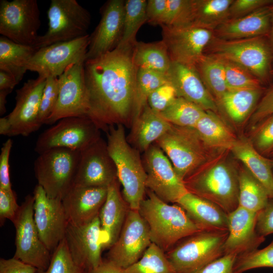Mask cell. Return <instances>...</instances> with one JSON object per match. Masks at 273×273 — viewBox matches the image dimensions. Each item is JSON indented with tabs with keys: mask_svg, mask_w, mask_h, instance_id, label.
<instances>
[{
	"mask_svg": "<svg viewBox=\"0 0 273 273\" xmlns=\"http://www.w3.org/2000/svg\"><path fill=\"white\" fill-rule=\"evenodd\" d=\"M168 82L166 74L149 70H138L131 125L148 104V99L150 94Z\"/></svg>",
	"mask_w": 273,
	"mask_h": 273,
	"instance_id": "f35d334b",
	"label": "cell"
},
{
	"mask_svg": "<svg viewBox=\"0 0 273 273\" xmlns=\"http://www.w3.org/2000/svg\"><path fill=\"white\" fill-rule=\"evenodd\" d=\"M263 267L273 268V241L263 249H256L238 256L234 265L235 270L239 273Z\"/></svg>",
	"mask_w": 273,
	"mask_h": 273,
	"instance_id": "7bdbcfd3",
	"label": "cell"
},
{
	"mask_svg": "<svg viewBox=\"0 0 273 273\" xmlns=\"http://www.w3.org/2000/svg\"><path fill=\"white\" fill-rule=\"evenodd\" d=\"M269 158H273V150L271 151V152L269 154L268 156L267 157Z\"/></svg>",
	"mask_w": 273,
	"mask_h": 273,
	"instance_id": "be15d7a7",
	"label": "cell"
},
{
	"mask_svg": "<svg viewBox=\"0 0 273 273\" xmlns=\"http://www.w3.org/2000/svg\"><path fill=\"white\" fill-rule=\"evenodd\" d=\"M118 182L117 179L108 186L106 199L99 214L103 248H110L116 242L129 209Z\"/></svg>",
	"mask_w": 273,
	"mask_h": 273,
	"instance_id": "4316f807",
	"label": "cell"
},
{
	"mask_svg": "<svg viewBox=\"0 0 273 273\" xmlns=\"http://www.w3.org/2000/svg\"><path fill=\"white\" fill-rule=\"evenodd\" d=\"M59 92L58 77H48L42 92L39 112V122L41 125L45 124L52 114L58 101Z\"/></svg>",
	"mask_w": 273,
	"mask_h": 273,
	"instance_id": "7dc6e473",
	"label": "cell"
},
{
	"mask_svg": "<svg viewBox=\"0 0 273 273\" xmlns=\"http://www.w3.org/2000/svg\"><path fill=\"white\" fill-rule=\"evenodd\" d=\"M84 62L70 65L58 77V101L46 124H53L66 117H87L89 104L84 75Z\"/></svg>",
	"mask_w": 273,
	"mask_h": 273,
	"instance_id": "9a60e30c",
	"label": "cell"
},
{
	"mask_svg": "<svg viewBox=\"0 0 273 273\" xmlns=\"http://www.w3.org/2000/svg\"><path fill=\"white\" fill-rule=\"evenodd\" d=\"M125 1L110 0L101 9V18L93 32L85 61L93 59L116 48L122 36Z\"/></svg>",
	"mask_w": 273,
	"mask_h": 273,
	"instance_id": "7402d4cb",
	"label": "cell"
},
{
	"mask_svg": "<svg viewBox=\"0 0 273 273\" xmlns=\"http://www.w3.org/2000/svg\"><path fill=\"white\" fill-rule=\"evenodd\" d=\"M151 243L149 226L138 210L129 209L107 260L125 269L138 261Z\"/></svg>",
	"mask_w": 273,
	"mask_h": 273,
	"instance_id": "e0dca14e",
	"label": "cell"
},
{
	"mask_svg": "<svg viewBox=\"0 0 273 273\" xmlns=\"http://www.w3.org/2000/svg\"><path fill=\"white\" fill-rule=\"evenodd\" d=\"M40 12L36 0L0 1V33L19 44L34 46L39 35Z\"/></svg>",
	"mask_w": 273,
	"mask_h": 273,
	"instance_id": "7c38bea8",
	"label": "cell"
},
{
	"mask_svg": "<svg viewBox=\"0 0 273 273\" xmlns=\"http://www.w3.org/2000/svg\"><path fill=\"white\" fill-rule=\"evenodd\" d=\"M124 271L125 273H175L164 251L152 242L140 259Z\"/></svg>",
	"mask_w": 273,
	"mask_h": 273,
	"instance_id": "60d3db41",
	"label": "cell"
},
{
	"mask_svg": "<svg viewBox=\"0 0 273 273\" xmlns=\"http://www.w3.org/2000/svg\"><path fill=\"white\" fill-rule=\"evenodd\" d=\"M220 59L223 64L228 90L263 87L262 82L247 69L233 62Z\"/></svg>",
	"mask_w": 273,
	"mask_h": 273,
	"instance_id": "b9f144b4",
	"label": "cell"
},
{
	"mask_svg": "<svg viewBox=\"0 0 273 273\" xmlns=\"http://www.w3.org/2000/svg\"><path fill=\"white\" fill-rule=\"evenodd\" d=\"M167 7V0L147 1L146 13L147 22L152 25L161 26L164 21Z\"/></svg>",
	"mask_w": 273,
	"mask_h": 273,
	"instance_id": "9f6ffc18",
	"label": "cell"
},
{
	"mask_svg": "<svg viewBox=\"0 0 273 273\" xmlns=\"http://www.w3.org/2000/svg\"><path fill=\"white\" fill-rule=\"evenodd\" d=\"M264 92V87L228 90L218 107L233 122L241 124L250 117Z\"/></svg>",
	"mask_w": 273,
	"mask_h": 273,
	"instance_id": "1f68e13d",
	"label": "cell"
},
{
	"mask_svg": "<svg viewBox=\"0 0 273 273\" xmlns=\"http://www.w3.org/2000/svg\"><path fill=\"white\" fill-rule=\"evenodd\" d=\"M132 51L116 48L84 62L87 117L106 132L111 126H131L138 70Z\"/></svg>",
	"mask_w": 273,
	"mask_h": 273,
	"instance_id": "6da1fadb",
	"label": "cell"
},
{
	"mask_svg": "<svg viewBox=\"0 0 273 273\" xmlns=\"http://www.w3.org/2000/svg\"><path fill=\"white\" fill-rule=\"evenodd\" d=\"M11 90H0V115H3L6 112V105L7 97L12 92Z\"/></svg>",
	"mask_w": 273,
	"mask_h": 273,
	"instance_id": "94428289",
	"label": "cell"
},
{
	"mask_svg": "<svg viewBox=\"0 0 273 273\" xmlns=\"http://www.w3.org/2000/svg\"><path fill=\"white\" fill-rule=\"evenodd\" d=\"M206 111L192 102L177 97L160 115L171 124L195 127Z\"/></svg>",
	"mask_w": 273,
	"mask_h": 273,
	"instance_id": "ab89813d",
	"label": "cell"
},
{
	"mask_svg": "<svg viewBox=\"0 0 273 273\" xmlns=\"http://www.w3.org/2000/svg\"><path fill=\"white\" fill-rule=\"evenodd\" d=\"M33 196L34 222L41 241L52 254L64 238L68 224L62 199L50 198L38 184Z\"/></svg>",
	"mask_w": 273,
	"mask_h": 273,
	"instance_id": "ac0fdd59",
	"label": "cell"
},
{
	"mask_svg": "<svg viewBox=\"0 0 273 273\" xmlns=\"http://www.w3.org/2000/svg\"><path fill=\"white\" fill-rule=\"evenodd\" d=\"M85 273H125L123 269L111 262L106 260L103 262L97 267L85 270Z\"/></svg>",
	"mask_w": 273,
	"mask_h": 273,
	"instance_id": "680465c9",
	"label": "cell"
},
{
	"mask_svg": "<svg viewBox=\"0 0 273 273\" xmlns=\"http://www.w3.org/2000/svg\"><path fill=\"white\" fill-rule=\"evenodd\" d=\"M108 188L73 185L62 202L68 223L86 224L99 215L107 197Z\"/></svg>",
	"mask_w": 273,
	"mask_h": 273,
	"instance_id": "cb8c5ba5",
	"label": "cell"
},
{
	"mask_svg": "<svg viewBox=\"0 0 273 273\" xmlns=\"http://www.w3.org/2000/svg\"><path fill=\"white\" fill-rule=\"evenodd\" d=\"M248 138L256 150L267 157L273 150V115L251 128Z\"/></svg>",
	"mask_w": 273,
	"mask_h": 273,
	"instance_id": "bcb514c9",
	"label": "cell"
},
{
	"mask_svg": "<svg viewBox=\"0 0 273 273\" xmlns=\"http://www.w3.org/2000/svg\"><path fill=\"white\" fill-rule=\"evenodd\" d=\"M171 124L146 105L138 118L132 123L127 139L140 152H145L163 135Z\"/></svg>",
	"mask_w": 273,
	"mask_h": 273,
	"instance_id": "f546056e",
	"label": "cell"
},
{
	"mask_svg": "<svg viewBox=\"0 0 273 273\" xmlns=\"http://www.w3.org/2000/svg\"><path fill=\"white\" fill-rule=\"evenodd\" d=\"M47 15L48 29L39 35L34 46L37 49L87 35L90 14L76 0H51Z\"/></svg>",
	"mask_w": 273,
	"mask_h": 273,
	"instance_id": "9c48e42d",
	"label": "cell"
},
{
	"mask_svg": "<svg viewBox=\"0 0 273 273\" xmlns=\"http://www.w3.org/2000/svg\"><path fill=\"white\" fill-rule=\"evenodd\" d=\"M273 115V85L264 91L249 118L251 129L266 118Z\"/></svg>",
	"mask_w": 273,
	"mask_h": 273,
	"instance_id": "681fc988",
	"label": "cell"
},
{
	"mask_svg": "<svg viewBox=\"0 0 273 273\" xmlns=\"http://www.w3.org/2000/svg\"><path fill=\"white\" fill-rule=\"evenodd\" d=\"M231 154L243 163L273 200V169L270 160L254 147L248 138L241 135L231 150Z\"/></svg>",
	"mask_w": 273,
	"mask_h": 273,
	"instance_id": "f1b7e54d",
	"label": "cell"
},
{
	"mask_svg": "<svg viewBox=\"0 0 273 273\" xmlns=\"http://www.w3.org/2000/svg\"><path fill=\"white\" fill-rule=\"evenodd\" d=\"M268 35H269V40L273 49V6H272V15H271V19L270 29V31H269Z\"/></svg>",
	"mask_w": 273,
	"mask_h": 273,
	"instance_id": "6125c7cd",
	"label": "cell"
},
{
	"mask_svg": "<svg viewBox=\"0 0 273 273\" xmlns=\"http://www.w3.org/2000/svg\"><path fill=\"white\" fill-rule=\"evenodd\" d=\"M161 26L171 61L192 66H196L213 36V31L192 25Z\"/></svg>",
	"mask_w": 273,
	"mask_h": 273,
	"instance_id": "d6986e66",
	"label": "cell"
},
{
	"mask_svg": "<svg viewBox=\"0 0 273 273\" xmlns=\"http://www.w3.org/2000/svg\"><path fill=\"white\" fill-rule=\"evenodd\" d=\"M196 68L205 85L218 106L223 96L228 90L222 60L215 56L204 53L196 64Z\"/></svg>",
	"mask_w": 273,
	"mask_h": 273,
	"instance_id": "8d00e7d4",
	"label": "cell"
},
{
	"mask_svg": "<svg viewBox=\"0 0 273 273\" xmlns=\"http://www.w3.org/2000/svg\"><path fill=\"white\" fill-rule=\"evenodd\" d=\"M146 192L138 210L149 226L151 242L164 252L201 231L180 206L169 204L148 189Z\"/></svg>",
	"mask_w": 273,
	"mask_h": 273,
	"instance_id": "3957f363",
	"label": "cell"
},
{
	"mask_svg": "<svg viewBox=\"0 0 273 273\" xmlns=\"http://www.w3.org/2000/svg\"><path fill=\"white\" fill-rule=\"evenodd\" d=\"M256 230L262 237L273 234V200L269 199L266 206L257 214Z\"/></svg>",
	"mask_w": 273,
	"mask_h": 273,
	"instance_id": "11a10c76",
	"label": "cell"
},
{
	"mask_svg": "<svg viewBox=\"0 0 273 273\" xmlns=\"http://www.w3.org/2000/svg\"><path fill=\"white\" fill-rule=\"evenodd\" d=\"M155 144L168 158L177 175L183 181L221 152L209 148L195 128L172 124Z\"/></svg>",
	"mask_w": 273,
	"mask_h": 273,
	"instance_id": "5b68a950",
	"label": "cell"
},
{
	"mask_svg": "<svg viewBox=\"0 0 273 273\" xmlns=\"http://www.w3.org/2000/svg\"><path fill=\"white\" fill-rule=\"evenodd\" d=\"M20 206L16 201L15 193L13 190L0 189V221L1 225L6 219L13 222L19 211Z\"/></svg>",
	"mask_w": 273,
	"mask_h": 273,
	"instance_id": "f907efd6",
	"label": "cell"
},
{
	"mask_svg": "<svg viewBox=\"0 0 273 273\" xmlns=\"http://www.w3.org/2000/svg\"><path fill=\"white\" fill-rule=\"evenodd\" d=\"M270 74H271V75H273V68H272V69H271Z\"/></svg>",
	"mask_w": 273,
	"mask_h": 273,
	"instance_id": "03108f58",
	"label": "cell"
},
{
	"mask_svg": "<svg viewBox=\"0 0 273 273\" xmlns=\"http://www.w3.org/2000/svg\"><path fill=\"white\" fill-rule=\"evenodd\" d=\"M228 231H200L178 242L166 255L175 273H196L224 255Z\"/></svg>",
	"mask_w": 273,
	"mask_h": 273,
	"instance_id": "52a82bcc",
	"label": "cell"
},
{
	"mask_svg": "<svg viewBox=\"0 0 273 273\" xmlns=\"http://www.w3.org/2000/svg\"><path fill=\"white\" fill-rule=\"evenodd\" d=\"M233 0H192V26L214 31L230 19Z\"/></svg>",
	"mask_w": 273,
	"mask_h": 273,
	"instance_id": "836d02e7",
	"label": "cell"
},
{
	"mask_svg": "<svg viewBox=\"0 0 273 273\" xmlns=\"http://www.w3.org/2000/svg\"><path fill=\"white\" fill-rule=\"evenodd\" d=\"M12 147V141L9 139L1 148L0 154V189L11 190L9 158Z\"/></svg>",
	"mask_w": 273,
	"mask_h": 273,
	"instance_id": "db71d44e",
	"label": "cell"
},
{
	"mask_svg": "<svg viewBox=\"0 0 273 273\" xmlns=\"http://www.w3.org/2000/svg\"><path fill=\"white\" fill-rule=\"evenodd\" d=\"M89 42V35L87 34L39 48L30 60L27 70L46 78L59 77L70 65L85 61Z\"/></svg>",
	"mask_w": 273,
	"mask_h": 273,
	"instance_id": "5bb4252c",
	"label": "cell"
},
{
	"mask_svg": "<svg viewBox=\"0 0 273 273\" xmlns=\"http://www.w3.org/2000/svg\"><path fill=\"white\" fill-rule=\"evenodd\" d=\"M47 78L30 79L16 90V105L7 116L0 118V134L28 136L41 127L39 112Z\"/></svg>",
	"mask_w": 273,
	"mask_h": 273,
	"instance_id": "30bf717a",
	"label": "cell"
},
{
	"mask_svg": "<svg viewBox=\"0 0 273 273\" xmlns=\"http://www.w3.org/2000/svg\"><path fill=\"white\" fill-rule=\"evenodd\" d=\"M33 196L27 195L12 222L16 229V251L13 257L37 269L48 267L52 253L41 241L33 218Z\"/></svg>",
	"mask_w": 273,
	"mask_h": 273,
	"instance_id": "4fadbf2b",
	"label": "cell"
},
{
	"mask_svg": "<svg viewBox=\"0 0 273 273\" xmlns=\"http://www.w3.org/2000/svg\"><path fill=\"white\" fill-rule=\"evenodd\" d=\"M85 271L72 259L64 238L52 253L47 269H37L36 273H85Z\"/></svg>",
	"mask_w": 273,
	"mask_h": 273,
	"instance_id": "ee69618b",
	"label": "cell"
},
{
	"mask_svg": "<svg viewBox=\"0 0 273 273\" xmlns=\"http://www.w3.org/2000/svg\"><path fill=\"white\" fill-rule=\"evenodd\" d=\"M206 49L207 54L240 65L262 83L271 75L273 49L265 36L225 40L213 35Z\"/></svg>",
	"mask_w": 273,
	"mask_h": 273,
	"instance_id": "8992f818",
	"label": "cell"
},
{
	"mask_svg": "<svg viewBox=\"0 0 273 273\" xmlns=\"http://www.w3.org/2000/svg\"><path fill=\"white\" fill-rule=\"evenodd\" d=\"M191 24L192 0H167L165 15L162 25L180 27Z\"/></svg>",
	"mask_w": 273,
	"mask_h": 273,
	"instance_id": "f6af8a7d",
	"label": "cell"
},
{
	"mask_svg": "<svg viewBox=\"0 0 273 273\" xmlns=\"http://www.w3.org/2000/svg\"><path fill=\"white\" fill-rule=\"evenodd\" d=\"M272 10V6L269 5L249 14L229 19L214 31L213 35L225 40L266 36L270 29Z\"/></svg>",
	"mask_w": 273,
	"mask_h": 273,
	"instance_id": "484cf974",
	"label": "cell"
},
{
	"mask_svg": "<svg viewBox=\"0 0 273 273\" xmlns=\"http://www.w3.org/2000/svg\"><path fill=\"white\" fill-rule=\"evenodd\" d=\"M194 128L204 144L217 152L231 151L238 137L218 113L211 111H206Z\"/></svg>",
	"mask_w": 273,
	"mask_h": 273,
	"instance_id": "4dcf8cb0",
	"label": "cell"
},
{
	"mask_svg": "<svg viewBox=\"0 0 273 273\" xmlns=\"http://www.w3.org/2000/svg\"><path fill=\"white\" fill-rule=\"evenodd\" d=\"M19 83L12 74L0 70V90H13Z\"/></svg>",
	"mask_w": 273,
	"mask_h": 273,
	"instance_id": "91938a15",
	"label": "cell"
},
{
	"mask_svg": "<svg viewBox=\"0 0 273 273\" xmlns=\"http://www.w3.org/2000/svg\"><path fill=\"white\" fill-rule=\"evenodd\" d=\"M147 1H125L123 32L116 47L121 49H132L137 42L136 36L139 29L146 22Z\"/></svg>",
	"mask_w": 273,
	"mask_h": 273,
	"instance_id": "74e56055",
	"label": "cell"
},
{
	"mask_svg": "<svg viewBox=\"0 0 273 273\" xmlns=\"http://www.w3.org/2000/svg\"><path fill=\"white\" fill-rule=\"evenodd\" d=\"M237 256L234 254H224L196 273H239L234 268Z\"/></svg>",
	"mask_w": 273,
	"mask_h": 273,
	"instance_id": "f5cc1de1",
	"label": "cell"
},
{
	"mask_svg": "<svg viewBox=\"0 0 273 273\" xmlns=\"http://www.w3.org/2000/svg\"><path fill=\"white\" fill-rule=\"evenodd\" d=\"M37 269L14 257L0 259V273H36Z\"/></svg>",
	"mask_w": 273,
	"mask_h": 273,
	"instance_id": "6f0895ef",
	"label": "cell"
},
{
	"mask_svg": "<svg viewBox=\"0 0 273 273\" xmlns=\"http://www.w3.org/2000/svg\"><path fill=\"white\" fill-rule=\"evenodd\" d=\"M230 153H217L183 180L189 192L213 202L228 214L239 206L238 165Z\"/></svg>",
	"mask_w": 273,
	"mask_h": 273,
	"instance_id": "7a4b0ae2",
	"label": "cell"
},
{
	"mask_svg": "<svg viewBox=\"0 0 273 273\" xmlns=\"http://www.w3.org/2000/svg\"><path fill=\"white\" fill-rule=\"evenodd\" d=\"M134 64L138 69L151 70L167 74L171 63L167 47L162 40L137 41L132 51Z\"/></svg>",
	"mask_w": 273,
	"mask_h": 273,
	"instance_id": "e575fe53",
	"label": "cell"
},
{
	"mask_svg": "<svg viewBox=\"0 0 273 273\" xmlns=\"http://www.w3.org/2000/svg\"><path fill=\"white\" fill-rule=\"evenodd\" d=\"M38 136L34 151L38 154L56 148L81 152L101 138L100 129L87 117L60 119Z\"/></svg>",
	"mask_w": 273,
	"mask_h": 273,
	"instance_id": "8fae6325",
	"label": "cell"
},
{
	"mask_svg": "<svg viewBox=\"0 0 273 273\" xmlns=\"http://www.w3.org/2000/svg\"><path fill=\"white\" fill-rule=\"evenodd\" d=\"M38 49L16 43L0 37V70L14 76L19 83L27 71V65Z\"/></svg>",
	"mask_w": 273,
	"mask_h": 273,
	"instance_id": "d6a6232c",
	"label": "cell"
},
{
	"mask_svg": "<svg viewBox=\"0 0 273 273\" xmlns=\"http://www.w3.org/2000/svg\"><path fill=\"white\" fill-rule=\"evenodd\" d=\"M257 213L238 206L228 214V235L224 254L237 256L253 251L265 240L256 230Z\"/></svg>",
	"mask_w": 273,
	"mask_h": 273,
	"instance_id": "603a6c76",
	"label": "cell"
},
{
	"mask_svg": "<svg viewBox=\"0 0 273 273\" xmlns=\"http://www.w3.org/2000/svg\"><path fill=\"white\" fill-rule=\"evenodd\" d=\"M166 75L169 82L175 87L177 97L188 100L206 111L217 113L218 106L205 85L196 66L171 61Z\"/></svg>",
	"mask_w": 273,
	"mask_h": 273,
	"instance_id": "d4e9b609",
	"label": "cell"
},
{
	"mask_svg": "<svg viewBox=\"0 0 273 273\" xmlns=\"http://www.w3.org/2000/svg\"><path fill=\"white\" fill-rule=\"evenodd\" d=\"M146 187L167 203H175L188 192L170 161L156 144L144 152Z\"/></svg>",
	"mask_w": 273,
	"mask_h": 273,
	"instance_id": "2e32d148",
	"label": "cell"
},
{
	"mask_svg": "<svg viewBox=\"0 0 273 273\" xmlns=\"http://www.w3.org/2000/svg\"><path fill=\"white\" fill-rule=\"evenodd\" d=\"M65 239L74 262L85 270L95 268L103 261L102 232L99 215L81 225L68 223Z\"/></svg>",
	"mask_w": 273,
	"mask_h": 273,
	"instance_id": "44dd1931",
	"label": "cell"
},
{
	"mask_svg": "<svg viewBox=\"0 0 273 273\" xmlns=\"http://www.w3.org/2000/svg\"><path fill=\"white\" fill-rule=\"evenodd\" d=\"M270 160V162H271V165H272V169H273V158H269Z\"/></svg>",
	"mask_w": 273,
	"mask_h": 273,
	"instance_id": "e7e4bbea",
	"label": "cell"
},
{
	"mask_svg": "<svg viewBox=\"0 0 273 273\" xmlns=\"http://www.w3.org/2000/svg\"><path fill=\"white\" fill-rule=\"evenodd\" d=\"M177 97L174 86L168 82L154 90L148 99V104L154 111L161 113Z\"/></svg>",
	"mask_w": 273,
	"mask_h": 273,
	"instance_id": "c3c4849f",
	"label": "cell"
},
{
	"mask_svg": "<svg viewBox=\"0 0 273 273\" xmlns=\"http://www.w3.org/2000/svg\"><path fill=\"white\" fill-rule=\"evenodd\" d=\"M176 204L200 230L228 231V214L213 202L188 192Z\"/></svg>",
	"mask_w": 273,
	"mask_h": 273,
	"instance_id": "83f0119b",
	"label": "cell"
},
{
	"mask_svg": "<svg viewBox=\"0 0 273 273\" xmlns=\"http://www.w3.org/2000/svg\"><path fill=\"white\" fill-rule=\"evenodd\" d=\"M80 152L56 148L39 154L34 163L38 185L51 198L62 199L73 184Z\"/></svg>",
	"mask_w": 273,
	"mask_h": 273,
	"instance_id": "ba28073f",
	"label": "cell"
},
{
	"mask_svg": "<svg viewBox=\"0 0 273 273\" xmlns=\"http://www.w3.org/2000/svg\"><path fill=\"white\" fill-rule=\"evenodd\" d=\"M239 206L258 213L270 199L267 191L244 165H238Z\"/></svg>",
	"mask_w": 273,
	"mask_h": 273,
	"instance_id": "d590c367",
	"label": "cell"
},
{
	"mask_svg": "<svg viewBox=\"0 0 273 273\" xmlns=\"http://www.w3.org/2000/svg\"><path fill=\"white\" fill-rule=\"evenodd\" d=\"M117 179L115 164L101 137L80 152L73 185L108 188Z\"/></svg>",
	"mask_w": 273,
	"mask_h": 273,
	"instance_id": "ffe728a7",
	"label": "cell"
},
{
	"mask_svg": "<svg viewBox=\"0 0 273 273\" xmlns=\"http://www.w3.org/2000/svg\"><path fill=\"white\" fill-rule=\"evenodd\" d=\"M107 147L123 187V197L131 209L138 210L146 192V172L140 152L128 143L124 125L109 127Z\"/></svg>",
	"mask_w": 273,
	"mask_h": 273,
	"instance_id": "277c9868",
	"label": "cell"
},
{
	"mask_svg": "<svg viewBox=\"0 0 273 273\" xmlns=\"http://www.w3.org/2000/svg\"><path fill=\"white\" fill-rule=\"evenodd\" d=\"M272 3V0H233L230 8V19L249 14Z\"/></svg>",
	"mask_w": 273,
	"mask_h": 273,
	"instance_id": "816d5d0a",
	"label": "cell"
}]
</instances>
